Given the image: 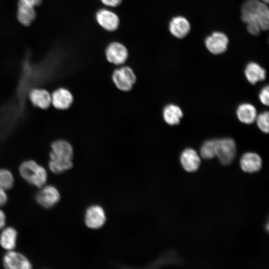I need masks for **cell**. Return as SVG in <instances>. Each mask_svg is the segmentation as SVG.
I'll return each instance as SVG.
<instances>
[{
  "label": "cell",
  "instance_id": "cell-1",
  "mask_svg": "<svg viewBox=\"0 0 269 269\" xmlns=\"http://www.w3.org/2000/svg\"><path fill=\"white\" fill-rule=\"evenodd\" d=\"M269 10L267 4L259 0H246L241 7V19L247 25L249 33L257 36L260 26L267 23Z\"/></svg>",
  "mask_w": 269,
  "mask_h": 269
},
{
  "label": "cell",
  "instance_id": "cell-2",
  "mask_svg": "<svg viewBox=\"0 0 269 269\" xmlns=\"http://www.w3.org/2000/svg\"><path fill=\"white\" fill-rule=\"evenodd\" d=\"M48 167L52 172L61 174L73 166L74 149L68 141L59 139L51 144Z\"/></svg>",
  "mask_w": 269,
  "mask_h": 269
},
{
  "label": "cell",
  "instance_id": "cell-3",
  "mask_svg": "<svg viewBox=\"0 0 269 269\" xmlns=\"http://www.w3.org/2000/svg\"><path fill=\"white\" fill-rule=\"evenodd\" d=\"M19 172L25 180L38 188L44 186L47 179L45 168L33 160L22 162L19 167Z\"/></svg>",
  "mask_w": 269,
  "mask_h": 269
},
{
  "label": "cell",
  "instance_id": "cell-4",
  "mask_svg": "<svg viewBox=\"0 0 269 269\" xmlns=\"http://www.w3.org/2000/svg\"><path fill=\"white\" fill-rule=\"evenodd\" d=\"M111 78L117 88L124 92L130 91L135 84L137 79L133 69L125 64L118 66L114 69Z\"/></svg>",
  "mask_w": 269,
  "mask_h": 269
},
{
  "label": "cell",
  "instance_id": "cell-5",
  "mask_svg": "<svg viewBox=\"0 0 269 269\" xmlns=\"http://www.w3.org/2000/svg\"><path fill=\"white\" fill-rule=\"evenodd\" d=\"M94 17L97 25L107 32H114L120 27L121 18L112 8L101 7L96 10Z\"/></svg>",
  "mask_w": 269,
  "mask_h": 269
},
{
  "label": "cell",
  "instance_id": "cell-6",
  "mask_svg": "<svg viewBox=\"0 0 269 269\" xmlns=\"http://www.w3.org/2000/svg\"><path fill=\"white\" fill-rule=\"evenodd\" d=\"M104 55L108 62L120 66L127 62L129 58L130 51L125 44L120 41L114 40L106 45Z\"/></svg>",
  "mask_w": 269,
  "mask_h": 269
},
{
  "label": "cell",
  "instance_id": "cell-7",
  "mask_svg": "<svg viewBox=\"0 0 269 269\" xmlns=\"http://www.w3.org/2000/svg\"><path fill=\"white\" fill-rule=\"evenodd\" d=\"M236 154V145L232 138H224L217 139L216 156L222 164H230L235 158Z\"/></svg>",
  "mask_w": 269,
  "mask_h": 269
},
{
  "label": "cell",
  "instance_id": "cell-8",
  "mask_svg": "<svg viewBox=\"0 0 269 269\" xmlns=\"http://www.w3.org/2000/svg\"><path fill=\"white\" fill-rule=\"evenodd\" d=\"M85 223L91 229H98L104 225L106 215L104 209L100 205H94L89 207L85 214Z\"/></svg>",
  "mask_w": 269,
  "mask_h": 269
},
{
  "label": "cell",
  "instance_id": "cell-9",
  "mask_svg": "<svg viewBox=\"0 0 269 269\" xmlns=\"http://www.w3.org/2000/svg\"><path fill=\"white\" fill-rule=\"evenodd\" d=\"M35 196L36 201L41 206L49 208L56 205L60 199L58 189L52 185H44Z\"/></svg>",
  "mask_w": 269,
  "mask_h": 269
},
{
  "label": "cell",
  "instance_id": "cell-10",
  "mask_svg": "<svg viewBox=\"0 0 269 269\" xmlns=\"http://www.w3.org/2000/svg\"><path fill=\"white\" fill-rule=\"evenodd\" d=\"M229 39L223 32L215 31L207 36L205 40L207 49L211 53L215 55L225 52L227 49Z\"/></svg>",
  "mask_w": 269,
  "mask_h": 269
},
{
  "label": "cell",
  "instance_id": "cell-11",
  "mask_svg": "<svg viewBox=\"0 0 269 269\" xmlns=\"http://www.w3.org/2000/svg\"><path fill=\"white\" fill-rule=\"evenodd\" d=\"M2 263L5 269H30L32 265L27 258L22 254L14 251H7L2 259Z\"/></svg>",
  "mask_w": 269,
  "mask_h": 269
},
{
  "label": "cell",
  "instance_id": "cell-12",
  "mask_svg": "<svg viewBox=\"0 0 269 269\" xmlns=\"http://www.w3.org/2000/svg\"><path fill=\"white\" fill-rule=\"evenodd\" d=\"M51 104L56 109L65 110L69 109L74 102L72 93L67 88L61 87L55 90L51 94Z\"/></svg>",
  "mask_w": 269,
  "mask_h": 269
},
{
  "label": "cell",
  "instance_id": "cell-13",
  "mask_svg": "<svg viewBox=\"0 0 269 269\" xmlns=\"http://www.w3.org/2000/svg\"><path fill=\"white\" fill-rule=\"evenodd\" d=\"M180 161L184 169L188 172L197 171L201 163L199 155L191 148H187L181 152Z\"/></svg>",
  "mask_w": 269,
  "mask_h": 269
},
{
  "label": "cell",
  "instance_id": "cell-14",
  "mask_svg": "<svg viewBox=\"0 0 269 269\" xmlns=\"http://www.w3.org/2000/svg\"><path fill=\"white\" fill-rule=\"evenodd\" d=\"M240 163L242 170L245 172L253 173L261 169L262 160L258 154L248 152L242 155Z\"/></svg>",
  "mask_w": 269,
  "mask_h": 269
},
{
  "label": "cell",
  "instance_id": "cell-15",
  "mask_svg": "<svg viewBox=\"0 0 269 269\" xmlns=\"http://www.w3.org/2000/svg\"><path fill=\"white\" fill-rule=\"evenodd\" d=\"M168 28L169 32L173 36L181 39L185 37L189 32L190 24L184 17L177 16L171 19Z\"/></svg>",
  "mask_w": 269,
  "mask_h": 269
},
{
  "label": "cell",
  "instance_id": "cell-16",
  "mask_svg": "<svg viewBox=\"0 0 269 269\" xmlns=\"http://www.w3.org/2000/svg\"><path fill=\"white\" fill-rule=\"evenodd\" d=\"M29 99L33 106L46 110L51 104V94L46 89L34 88L29 94Z\"/></svg>",
  "mask_w": 269,
  "mask_h": 269
},
{
  "label": "cell",
  "instance_id": "cell-17",
  "mask_svg": "<svg viewBox=\"0 0 269 269\" xmlns=\"http://www.w3.org/2000/svg\"><path fill=\"white\" fill-rule=\"evenodd\" d=\"M36 17L34 7L19 0H18L17 17L19 22L24 26H28Z\"/></svg>",
  "mask_w": 269,
  "mask_h": 269
},
{
  "label": "cell",
  "instance_id": "cell-18",
  "mask_svg": "<svg viewBox=\"0 0 269 269\" xmlns=\"http://www.w3.org/2000/svg\"><path fill=\"white\" fill-rule=\"evenodd\" d=\"M245 74L248 81L255 84L266 79V70L256 62L249 63L246 66Z\"/></svg>",
  "mask_w": 269,
  "mask_h": 269
},
{
  "label": "cell",
  "instance_id": "cell-19",
  "mask_svg": "<svg viewBox=\"0 0 269 269\" xmlns=\"http://www.w3.org/2000/svg\"><path fill=\"white\" fill-rule=\"evenodd\" d=\"M182 116L183 112L181 109L174 104H170L166 105L162 111L164 121L170 126L178 124Z\"/></svg>",
  "mask_w": 269,
  "mask_h": 269
},
{
  "label": "cell",
  "instance_id": "cell-20",
  "mask_svg": "<svg viewBox=\"0 0 269 269\" xmlns=\"http://www.w3.org/2000/svg\"><path fill=\"white\" fill-rule=\"evenodd\" d=\"M17 232L11 227L2 230L0 234V245L7 251L13 250L16 246Z\"/></svg>",
  "mask_w": 269,
  "mask_h": 269
},
{
  "label": "cell",
  "instance_id": "cell-21",
  "mask_svg": "<svg viewBox=\"0 0 269 269\" xmlns=\"http://www.w3.org/2000/svg\"><path fill=\"white\" fill-rule=\"evenodd\" d=\"M238 118L242 123L250 124L253 123L257 117V110L252 104L244 103L239 106L237 109Z\"/></svg>",
  "mask_w": 269,
  "mask_h": 269
},
{
  "label": "cell",
  "instance_id": "cell-22",
  "mask_svg": "<svg viewBox=\"0 0 269 269\" xmlns=\"http://www.w3.org/2000/svg\"><path fill=\"white\" fill-rule=\"evenodd\" d=\"M217 139H211L205 141L202 145L200 153L202 158L210 159L216 156Z\"/></svg>",
  "mask_w": 269,
  "mask_h": 269
},
{
  "label": "cell",
  "instance_id": "cell-23",
  "mask_svg": "<svg viewBox=\"0 0 269 269\" xmlns=\"http://www.w3.org/2000/svg\"><path fill=\"white\" fill-rule=\"evenodd\" d=\"M14 177L8 169H0V187L4 190L11 189L13 186Z\"/></svg>",
  "mask_w": 269,
  "mask_h": 269
},
{
  "label": "cell",
  "instance_id": "cell-24",
  "mask_svg": "<svg viewBox=\"0 0 269 269\" xmlns=\"http://www.w3.org/2000/svg\"><path fill=\"white\" fill-rule=\"evenodd\" d=\"M257 124L259 128L263 132L269 133V112H264L256 117Z\"/></svg>",
  "mask_w": 269,
  "mask_h": 269
},
{
  "label": "cell",
  "instance_id": "cell-25",
  "mask_svg": "<svg viewBox=\"0 0 269 269\" xmlns=\"http://www.w3.org/2000/svg\"><path fill=\"white\" fill-rule=\"evenodd\" d=\"M101 3L104 7L110 8H115L120 6L123 0H99Z\"/></svg>",
  "mask_w": 269,
  "mask_h": 269
},
{
  "label": "cell",
  "instance_id": "cell-26",
  "mask_svg": "<svg viewBox=\"0 0 269 269\" xmlns=\"http://www.w3.org/2000/svg\"><path fill=\"white\" fill-rule=\"evenodd\" d=\"M269 86H267L264 87L261 91L259 94V99L261 102L265 105L269 106Z\"/></svg>",
  "mask_w": 269,
  "mask_h": 269
},
{
  "label": "cell",
  "instance_id": "cell-27",
  "mask_svg": "<svg viewBox=\"0 0 269 269\" xmlns=\"http://www.w3.org/2000/svg\"><path fill=\"white\" fill-rule=\"evenodd\" d=\"M6 190L0 187V206H3L7 201V195Z\"/></svg>",
  "mask_w": 269,
  "mask_h": 269
},
{
  "label": "cell",
  "instance_id": "cell-28",
  "mask_svg": "<svg viewBox=\"0 0 269 269\" xmlns=\"http://www.w3.org/2000/svg\"><path fill=\"white\" fill-rule=\"evenodd\" d=\"M6 217L3 211L0 209V230L3 229L5 225Z\"/></svg>",
  "mask_w": 269,
  "mask_h": 269
},
{
  "label": "cell",
  "instance_id": "cell-29",
  "mask_svg": "<svg viewBox=\"0 0 269 269\" xmlns=\"http://www.w3.org/2000/svg\"><path fill=\"white\" fill-rule=\"evenodd\" d=\"M35 7L39 5L42 0H19Z\"/></svg>",
  "mask_w": 269,
  "mask_h": 269
},
{
  "label": "cell",
  "instance_id": "cell-30",
  "mask_svg": "<svg viewBox=\"0 0 269 269\" xmlns=\"http://www.w3.org/2000/svg\"><path fill=\"white\" fill-rule=\"evenodd\" d=\"M269 0H262V1H263V2L266 4H268L269 3Z\"/></svg>",
  "mask_w": 269,
  "mask_h": 269
}]
</instances>
